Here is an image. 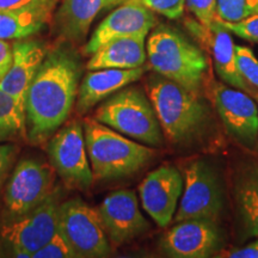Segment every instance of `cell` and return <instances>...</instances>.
I'll return each instance as SVG.
<instances>
[{"label":"cell","instance_id":"obj_1","mask_svg":"<svg viewBox=\"0 0 258 258\" xmlns=\"http://www.w3.org/2000/svg\"><path fill=\"white\" fill-rule=\"evenodd\" d=\"M80 73L79 57L72 49L59 47L47 53L25 99L27 139L31 144L46 143L69 118Z\"/></svg>","mask_w":258,"mask_h":258},{"label":"cell","instance_id":"obj_2","mask_svg":"<svg viewBox=\"0 0 258 258\" xmlns=\"http://www.w3.org/2000/svg\"><path fill=\"white\" fill-rule=\"evenodd\" d=\"M147 93L161 129L172 143L192 139L208 120V108L200 92L186 89L159 73L148 77Z\"/></svg>","mask_w":258,"mask_h":258},{"label":"cell","instance_id":"obj_3","mask_svg":"<svg viewBox=\"0 0 258 258\" xmlns=\"http://www.w3.org/2000/svg\"><path fill=\"white\" fill-rule=\"evenodd\" d=\"M84 135L90 165L97 179L132 175L156 156L152 148L127 139L95 118L84 122Z\"/></svg>","mask_w":258,"mask_h":258},{"label":"cell","instance_id":"obj_4","mask_svg":"<svg viewBox=\"0 0 258 258\" xmlns=\"http://www.w3.org/2000/svg\"><path fill=\"white\" fill-rule=\"evenodd\" d=\"M150 66L184 88L200 92L208 71L203 51L175 29L159 25L146 42Z\"/></svg>","mask_w":258,"mask_h":258},{"label":"cell","instance_id":"obj_5","mask_svg":"<svg viewBox=\"0 0 258 258\" xmlns=\"http://www.w3.org/2000/svg\"><path fill=\"white\" fill-rule=\"evenodd\" d=\"M95 120L118 133L151 145L163 144L161 127L150 98L140 88L121 89L95 112Z\"/></svg>","mask_w":258,"mask_h":258},{"label":"cell","instance_id":"obj_6","mask_svg":"<svg viewBox=\"0 0 258 258\" xmlns=\"http://www.w3.org/2000/svg\"><path fill=\"white\" fill-rule=\"evenodd\" d=\"M61 190L55 188L37 207L11 218L2 228V238L15 257H32L59 230Z\"/></svg>","mask_w":258,"mask_h":258},{"label":"cell","instance_id":"obj_7","mask_svg":"<svg viewBox=\"0 0 258 258\" xmlns=\"http://www.w3.org/2000/svg\"><path fill=\"white\" fill-rule=\"evenodd\" d=\"M222 208L224 188L218 171L207 160H192L184 170V189L172 221L188 219L217 221Z\"/></svg>","mask_w":258,"mask_h":258},{"label":"cell","instance_id":"obj_8","mask_svg":"<svg viewBox=\"0 0 258 258\" xmlns=\"http://www.w3.org/2000/svg\"><path fill=\"white\" fill-rule=\"evenodd\" d=\"M59 230L78 258L106 257L111 253L98 212L82 199L61 203Z\"/></svg>","mask_w":258,"mask_h":258},{"label":"cell","instance_id":"obj_9","mask_svg":"<svg viewBox=\"0 0 258 258\" xmlns=\"http://www.w3.org/2000/svg\"><path fill=\"white\" fill-rule=\"evenodd\" d=\"M48 156L50 165L69 188H91L95 177L89 163L82 122L70 121L59 129L48 145Z\"/></svg>","mask_w":258,"mask_h":258},{"label":"cell","instance_id":"obj_10","mask_svg":"<svg viewBox=\"0 0 258 258\" xmlns=\"http://www.w3.org/2000/svg\"><path fill=\"white\" fill-rule=\"evenodd\" d=\"M55 170L36 159H23L17 164L6 185L4 203L11 218L37 207L55 190Z\"/></svg>","mask_w":258,"mask_h":258},{"label":"cell","instance_id":"obj_11","mask_svg":"<svg viewBox=\"0 0 258 258\" xmlns=\"http://www.w3.org/2000/svg\"><path fill=\"white\" fill-rule=\"evenodd\" d=\"M213 104L228 135L247 150L258 145V108L249 95L239 89L217 84Z\"/></svg>","mask_w":258,"mask_h":258},{"label":"cell","instance_id":"obj_12","mask_svg":"<svg viewBox=\"0 0 258 258\" xmlns=\"http://www.w3.org/2000/svg\"><path fill=\"white\" fill-rule=\"evenodd\" d=\"M160 241L161 251L173 258H207L222 247V233L217 221L188 219L175 222Z\"/></svg>","mask_w":258,"mask_h":258},{"label":"cell","instance_id":"obj_13","mask_svg":"<svg viewBox=\"0 0 258 258\" xmlns=\"http://www.w3.org/2000/svg\"><path fill=\"white\" fill-rule=\"evenodd\" d=\"M184 189V177L170 164L161 165L139 185L143 207L159 227H167L175 217Z\"/></svg>","mask_w":258,"mask_h":258},{"label":"cell","instance_id":"obj_14","mask_svg":"<svg viewBox=\"0 0 258 258\" xmlns=\"http://www.w3.org/2000/svg\"><path fill=\"white\" fill-rule=\"evenodd\" d=\"M97 212L109 240L116 246L135 239L150 228L133 190H117L109 194Z\"/></svg>","mask_w":258,"mask_h":258},{"label":"cell","instance_id":"obj_15","mask_svg":"<svg viewBox=\"0 0 258 258\" xmlns=\"http://www.w3.org/2000/svg\"><path fill=\"white\" fill-rule=\"evenodd\" d=\"M157 23L154 12L137 0L118 5L110 15L106 16L84 47L85 55H92L105 43L116 38L127 36H147Z\"/></svg>","mask_w":258,"mask_h":258},{"label":"cell","instance_id":"obj_16","mask_svg":"<svg viewBox=\"0 0 258 258\" xmlns=\"http://www.w3.org/2000/svg\"><path fill=\"white\" fill-rule=\"evenodd\" d=\"M190 32L211 51L217 74L222 82L239 89L245 92H252L249 83L244 80L237 67L235 44L231 32L224 27L218 17L213 19L209 25H203L200 22H186Z\"/></svg>","mask_w":258,"mask_h":258},{"label":"cell","instance_id":"obj_17","mask_svg":"<svg viewBox=\"0 0 258 258\" xmlns=\"http://www.w3.org/2000/svg\"><path fill=\"white\" fill-rule=\"evenodd\" d=\"M12 53L14 59L11 67L0 82V89L14 97L25 111L29 86L46 57L47 50L40 41L23 38L12 44Z\"/></svg>","mask_w":258,"mask_h":258},{"label":"cell","instance_id":"obj_18","mask_svg":"<svg viewBox=\"0 0 258 258\" xmlns=\"http://www.w3.org/2000/svg\"><path fill=\"white\" fill-rule=\"evenodd\" d=\"M146 71L147 67H145V64L129 70L102 69L89 71L78 88L77 111L79 114H85L109 96L137 82Z\"/></svg>","mask_w":258,"mask_h":258},{"label":"cell","instance_id":"obj_19","mask_svg":"<svg viewBox=\"0 0 258 258\" xmlns=\"http://www.w3.org/2000/svg\"><path fill=\"white\" fill-rule=\"evenodd\" d=\"M114 0H62L54 18V30L66 41L79 42L85 38L96 16L111 9Z\"/></svg>","mask_w":258,"mask_h":258},{"label":"cell","instance_id":"obj_20","mask_svg":"<svg viewBox=\"0 0 258 258\" xmlns=\"http://www.w3.org/2000/svg\"><path fill=\"white\" fill-rule=\"evenodd\" d=\"M146 59V36H127L108 42L95 51L86 69H137L144 66Z\"/></svg>","mask_w":258,"mask_h":258},{"label":"cell","instance_id":"obj_21","mask_svg":"<svg viewBox=\"0 0 258 258\" xmlns=\"http://www.w3.org/2000/svg\"><path fill=\"white\" fill-rule=\"evenodd\" d=\"M234 200L241 233L258 237V165L244 167L235 177Z\"/></svg>","mask_w":258,"mask_h":258},{"label":"cell","instance_id":"obj_22","mask_svg":"<svg viewBox=\"0 0 258 258\" xmlns=\"http://www.w3.org/2000/svg\"><path fill=\"white\" fill-rule=\"evenodd\" d=\"M51 15L35 11H0V40H23L37 34Z\"/></svg>","mask_w":258,"mask_h":258},{"label":"cell","instance_id":"obj_23","mask_svg":"<svg viewBox=\"0 0 258 258\" xmlns=\"http://www.w3.org/2000/svg\"><path fill=\"white\" fill-rule=\"evenodd\" d=\"M27 139L25 111L17 101L0 89V143Z\"/></svg>","mask_w":258,"mask_h":258},{"label":"cell","instance_id":"obj_24","mask_svg":"<svg viewBox=\"0 0 258 258\" xmlns=\"http://www.w3.org/2000/svg\"><path fill=\"white\" fill-rule=\"evenodd\" d=\"M257 14L258 0H217L215 5V17L231 23Z\"/></svg>","mask_w":258,"mask_h":258},{"label":"cell","instance_id":"obj_25","mask_svg":"<svg viewBox=\"0 0 258 258\" xmlns=\"http://www.w3.org/2000/svg\"><path fill=\"white\" fill-rule=\"evenodd\" d=\"M237 67L244 80L258 89V60L250 48L235 46Z\"/></svg>","mask_w":258,"mask_h":258},{"label":"cell","instance_id":"obj_26","mask_svg":"<svg viewBox=\"0 0 258 258\" xmlns=\"http://www.w3.org/2000/svg\"><path fill=\"white\" fill-rule=\"evenodd\" d=\"M34 258H78L69 241L57 230L46 245L34 253Z\"/></svg>","mask_w":258,"mask_h":258},{"label":"cell","instance_id":"obj_27","mask_svg":"<svg viewBox=\"0 0 258 258\" xmlns=\"http://www.w3.org/2000/svg\"><path fill=\"white\" fill-rule=\"evenodd\" d=\"M59 0H0V11H35L53 15Z\"/></svg>","mask_w":258,"mask_h":258},{"label":"cell","instance_id":"obj_28","mask_svg":"<svg viewBox=\"0 0 258 258\" xmlns=\"http://www.w3.org/2000/svg\"><path fill=\"white\" fill-rule=\"evenodd\" d=\"M151 11L169 19H178L184 14L185 0H137Z\"/></svg>","mask_w":258,"mask_h":258},{"label":"cell","instance_id":"obj_29","mask_svg":"<svg viewBox=\"0 0 258 258\" xmlns=\"http://www.w3.org/2000/svg\"><path fill=\"white\" fill-rule=\"evenodd\" d=\"M221 23L226 29L230 30L231 34L237 35L246 41L258 42V14L250 16L243 21L234 22V23L224 21H221Z\"/></svg>","mask_w":258,"mask_h":258},{"label":"cell","instance_id":"obj_30","mask_svg":"<svg viewBox=\"0 0 258 258\" xmlns=\"http://www.w3.org/2000/svg\"><path fill=\"white\" fill-rule=\"evenodd\" d=\"M185 5L203 25H209L215 18L217 0H185Z\"/></svg>","mask_w":258,"mask_h":258},{"label":"cell","instance_id":"obj_31","mask_svg":"<svg viewBox=\"0 0 258 258\" xmlns=\"http://www.w3.org/2000/svg\"><path fill=\"white\" fill-rule=\"evenodd\" d=\"M16 156V147L14 145L0 144V188L4 184L12 163Z\"/></svg>","mask_w":258,"mask_h":258},{"label":"cell","instance_id":"obj_32","mask_svg":"<svg viewBox=\"0 0 258 258\" xmlns=\"http://www.w3.org/2000/svg\"><path fill=\"white\" fill-rule=\"evenodd\" d=\"M12 59H14L12 46L6 40H0V82L9 72Z\"/></svg>","mask_w":258,"mask_h":258},{"label":"cell","instance_id":"obj_33","mask_svg":"<svg viewBox=\"0 0 258 258\" xmlns=\"http://www.w3.org/2000/svg\"><path fill=\"white\" fill-rule=\"evenodd\" d=\"M226 256L230 258H258V239L240 249L232 250Z\"/></svg>","mask_w":258,"mask_h":258},{"label":"cell","instance_id":"obj_34","mask_svg":"<svg viewBox=\"0 0 258 258\" xmlns=\"http://www.w3.org/2000/svg\"><path fill=\"white\" fill-rule=\"evenodd\" d=\"M127 2H131V0H114V2H112V6L122 5L123 3H127Z\"/></svg>","mask_w":258,"mask_h":258},{"label":"cell","instance_id":"obj_35","mask_svg":"<svg viewBox=\"0 0 258 258\" xmlns=\"http://www.w3.org/2000/svg\"><path fill=\"white\" fill-rule=\"evenodd\" d=\"M4 256V244H3V241L0 240V257Z\"/></svg>","mask_w":258,"mask_h":258},{"label":"cell","instance_id":"obj_36","mask_svg":"<svg viewBox=\"0 0 258 258\" xmlns=\"http://www.w3.org/2000/svg\"><path fill=\"white\" fill-rule=\"evenodd\" d=\"M256 96H257V99H258V93H257V95H256Z\"/></svg>","mask_w":258,"mask_h":258}]
</instances>
